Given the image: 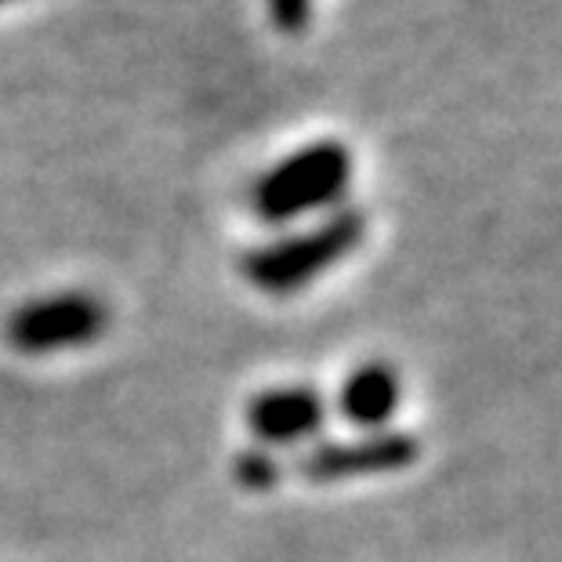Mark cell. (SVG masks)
Here are the masks:
<instances>
[{
	"label": "cell",
	"instance_id": "cell-1",
	"mask_svg": "<svg viewBox=\"0 0 562 562\" xmlns=\"http://www.w3.org/2000/svg\"><path fill=\"white\" fill-rule=\"evenodd\" d=\"M367 236V218L356 207H334L327 218L302 233L280 236L244 255V277L266 294H297L323 272L341 266Z\"/></svg>",
	"mask_w": 562,
	"mask_h": 562
},
{
	"label": "cell",
	"instance_id": "cell-2",
	"mask_svg": "<svg viewBox=\"0 0 562 562\" xmlns=\"http://www.w3.org/2000/svg\"><path fill=\"white\" fill-rule=\"evenodd\" d=\"M352 153L341 142H313L258 178L250 207L269 225H286L305 214L338 207L352 186Z\"/></svg>",
	"mask_w": 562,
	"mask_h": 562
},
{
	"label": "cell",
	"instance_id": "cell-3",
	"mask_svg": "<svg viewBox=\"0 0 562 562\" xmlns=\"http://www.w3.org/2000/svg\"><path fill=\"white\" fill-rule=\"evenodd\" d=\"M110 323V313L88 291H63L33 297L8 319V341L26 356H47L63 349H83Z\"/></svg>",
	"mask_w": 562,
	"mask_h": 562
},
{
	"label": "cell",
	"instance_id": "cell-4",
	"mask_svg": "<svg viewBox=\"0 0 562 562\" xmlns=\"http://www.w3.org/2000/svg\"><path fill=\"white\" fill-rule=\"evenodd\" d=\"M422 458V442L400 428H381V432H363L356 439L319 442L294 461V472L316 486L367 480V475L403 472Z\"/></svg>",
	"mask_w": 562,
	"mask_h": 562
},
{
	"label": "cell",
	"instance_id": "cell-5",
	"mask_svg": "<svg viewBox=\"0 0 562 562\" xmlns=\"http://www.w3.org/2000/svg\"><path fill=\"white\" fill-rule=\"evenodd\" d=\"M327 425V396L313 385H280L247 403V428L266 447H294Z\"/></svg>",
	"mask_w": 562,
	"mask_h": 562
},
{
	"label": "cell",
	"instance_id": "cell-6",
	"mask_svg": "<svg viewBox=\"0 0 562 562\" xmlns=\"http://www.w3.org/2000/svg\"><path fill=\"white\" fill-rule=\"evenodd\" d=\"M403 403V381L400 370L385 360L360 363L345 378L338 392V411L349 425L363 428V432H381L389 428L392 417L400 414Z\"/></svg>",
	"mask_w": 562,
	"mask_h": 562
},
{
	"label": "cell",
	"instance_id": "cell-7",
	"mask_svg": "<svg viewBox=\"0 0 562 562\" xmlns=\"http://www.w3.org/2000/svg\"><path fill=\"white\" fill-rule=\"evenodd\" d=\"M236 480H240V486H247V490L266 494V490L280 486L283 464H280V458H272L269 450H244L240 458H236Z\"/></svg>",
	"mask_w": 562,
	"mask_h": 562
},
{
	"label": "cell",
	"instance_id": "cell-8",
	"mask_svg": "<svg viewBox=\"0 0 562 562\" xmlns=\"http://www.w3.org/2000/svg\"><path fill=\"white\" fill-rule=\"evenodd\" d=\"M266 8H269L272 26H277L280 33L297 37V33H305L308 26H313L316 0H266Z\"/></svg>",
	"mask_w": 562,
	"mask_h": 562
},
{
	"label": "cell",
	"instance_id": "cell-9",
	"mask_svg": "<svg viewBox=\"0 0 562 562\" xmlns=\"http://www.w3.org/2000/svg\"><path fill=\"white\" fill-rule=\"evenodd\" d=\"M4 4H11V0H0V8H4Z\"/></svg>",
	"mask_w": 562,
	"mask_h": 562
}]
</instances>
